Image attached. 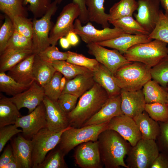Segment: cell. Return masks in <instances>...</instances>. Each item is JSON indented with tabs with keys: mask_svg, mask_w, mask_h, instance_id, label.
<instances>
[{
	"mask_svg": "<svg viewBox=\"0 0 168 168\" xmlns=\"http://www.w3.org/2000/svg\"><path fill=\"white\" fill-rule=\"evenodd\" d=\"M79 97L68 93L61 94L57 102L62 109L66 113L71 111L75 107Z\"/></svg>",
	"mask_w": 168,
	"mask_h": 168,
	"instance_id": "cell-49",
	"label": "cell"
},
{
	"mask_svg": "<svg viewBox=\"0 0 168 168\" xmlns=\"http://www.w3.org/2000/svg\"><path fill=\"white\" fill-rule=\"evenodd\" d=\"M109 21L114 27L121 29L127 34L138 35L149 34L132 16H126Z\"/></svg>",
	"mask_w": 168,
	"mask_h": 168,
	"instance_id": "cell-31",
	"label": "cell"
},
{
	"mask_svg": "<svg viewBox=\"0 0 168 168\" xmlns=\"http://www.w3.org/2000/svg\"><path fill=\"white\" fill-rule=\"evenodd\" d=\"M46 110V127L50 131L59 132L71 126L66 114L58 102L45 96L43 100Z\"/></svg>",
	"mask_w": 168,
	"mask_h": 168,
	"instance_id": "cell-16",
	"label": "cell"
},
{
	"mask_svg": "<svg viewBox=\"0 0 168 168\" xmlns=\"http://www.w3.org/2000/svg\"><path fill=\"white\" fill-rule=\"evenodd\" d=\"M57 71L62 73L68 80L76 76L92 72L87 68L69 63L65 60H54L51 62Z\"/></svg>",
	"mask_w": 168,
	"mask_h": 168,
	"instance_id": "cell-34",
	"label": "cell"
},
{
	"mask_svg": "<svg viewBox=\"0 0 168 168\" xmlns=\"http://www.w3.org/2000/svg\"><path fill=\"white\" fill-rule=\"evenodd\" d=\"M142 90L146 104L167 103L168 89L162 87L154 80L150 79L147 82Z\"/></svg>",
	"mask_w": 168,
	"mask_h": 168,
	"instance_id": "cell-29",
	"label": "cell"
},
{
	"mask_svg": "<svg viewBox=\"0 0 168 168\" xmlns=\"http://www.w3.org/2000/svg\"><path fill=\"white\" fill-rule=\"evenodd\" d=\"M52 0H24V4H29V9L32 12L34 18H38L43 16L47 12Z\"/></svg>",
	"mask_w": 168,
	"mask_h": 168,
	"instance_id": "cell-44",
	"label": "cell"
},
{
	"mask_svg": "<svg viewBox=\"0 0 168 168\" xmlns=\"http://www.w3.org/2000/svg\"><path fill=\"white\" fill-rule=\"evenodd\" d=\"M109 121L80 128L69 126L63 133L58 146L66 155L81 144L97 141L100 134L107 129Z\"/></svg>",
	"mask_w": 168,
	"mask_h": 168,
	"instance_id": "cell-4",
	"label": "cell"
},
{
	"mask_svg": "<svg viewBox=\"0 0 168 168\" xmlns=\"http://www.w3.org/2000/svg\"><path fill=\"white\" fill-rule=\"evenodd\" d=\"M56 71L50 62L42 59L35 54L33 67L35 81L43 87L51 79Z\"/></svg>",
	"mask_w": 168,
	"mask_h": 168,
	"instance_id": "cell-26",
	"label": "cell"
},
{
	"mask_svg": "<svg viewBox=\"0 0 168 168\" xmlns=\"http://www.w3.org/2000/svg\"><path fill=\"white\" fill-rule=\"evenodd\" d=\"M45 96L43 87L34 81L27 90L9 99L19 110L27 108L29 114L43 102Z\"/></svg>",
	"mask_w": 168,
	"mask_h": 168,
	"instance_id": "cell-17",
	"label": "cell"
},
{
	"mask_svg": "<svg viewBox=\"0 0 168 168\" xmlns=\"http://www.w3.org/2000/svg\"><path fill=\"white\" fill-rule=\"evenodd\" d=\"M121 104L120 94L109 97L101 109L81 127L101 124L110 121L115 116L124 114Z\"/></svg>",
	"mask_w": 168,
	"mask_h": 168,
	"instance_id": "cell-19",
	"label": "cell"
},
{
	"mask_svg": "<svg viewBox=\"0 0 168 168\" xmlns=\"http://www.w3.org/2000/svg\"><path fill=\"white\" fill-rule=\"evenodd\" d=\"M109 98L106 91L95 82L90 89L80 97L74 109L67 114L70 126L81 127L101 109Z\"/></svg>",
	"mask_w": 168,
	"mask_h": 168,
	"instance_id": "cell-2",
	"label": "cell"
},
{
	"mask_svg": "<svg viewBox=\"0 0 168 168\" xmlns=\"http://www.w3.org/2000/svg\"><path fill=\"white\" fill-rule=\"evenodd\" d=\"M24 0H0V10L12 21L16 17H26Z\"/></svg>",
	"mask_w": 168,
	"mask_h": 168,
	"instance_id": "cell-35",
	"label": "cell"
},
{
	"mask_svg": "<svg viewBox=\"0 0 168 168\" xmlns=\"http://www.w3.org/2000/svg\"><path fill=\"white\" fill-rule=\"evenodd\" d=\"M32 39H29L15 30L4 52L14 50H32Z\"/></svg>",
	"mask_w": 168,
	"mask_h": 168,
	"instance_id": "cell-42",
	"label": "cell"
},
{
	"mask_svg": "<svg viewBox=\"0 0 168 168\" xmlns=\"http://www.w3.org/2000/svg\"><path fill=\"white\" fill-rule=\"evenodd\" d=\"M33 82L28 84H21L5 72H0V91L9 96H14L25 91L30 87Z\"/></svg>",
	"mask_w": 168,
	"mask_h": 168,
	"instance_id": "cell-33",
	"label": "cell"
},
{
	"mask_svg": "<svg viewBox=\"0 0 168 168\" xmlns=\"http://www.w3.org/2000/svg\"><path fill=\"white\" fill-rule=\"evenodd\" d=\"M15 30L30 39H32L33 33V23L26 17L18 16L12 21Z\"/></svg>",
	"mask_w": 168,
	"mask_h": 168,
	"instance_id": "cell-43",
	"label": "cell"
},
{
	"mask_svg": "<svg viewBox=\"0 0 168 168\" xmlns=\"http://www.w3.org/2000/svg\"><path fill=\"white\" fill-rule=\"evenodd\" d=\"M105 0H85L89 21L100 25L103 28L109 27V15L105 12Z\"/></svg>",
	"mask_w": 168,
	"mask_h": 168,
	"instance_id": "cell-28",
	"label": "cell"
},
{
	"mask_svg": "<svg viewBox=\"0 0 168 168\" xmlns=\"http://www.w3.org/2000/svg\"><path fill=\"white\" fill-rule=\"evenodd\" d=\"M159 152L155 140L142 138L132 146L126 164L128 168H150Z\"/></svg>",
	"mask_w": 168,
	"mask_h": 168,
	"instance_id": "cell-7",
	"label": "cell"
},
{
	"mask_svg": "<svg viewBox=\"0 0 168 168\" xmlns=\"http://www.w3.org/2000/svg\"><path fill=\"white\" fill-rule=\"evenodd\" d=\"M63 0H58V4H60ZM73 2L79 6L80 14L78 19L82 23H86L89 21L87 8L85 3V0H72Z\"/></svg>",
	"mask_w": 168,
	"mask_h": 168,
	"instance_id": "cell-50",
	"label": "cell"
},
{
	"mask_svg": "<svg viewBox=\"0 0 168 168\" xmlns=\"http://www.w3.org/2000/svg\"><path fill=\"white\" fill-rule=\"evenodd\" d=\"M67 80V78L64 76L61 79L60 82V88L61 92L66 85Z\"/></svg>",
	"mask_w": 168,
	"mask_h": 168,
	"instance_id": "cell-57",
	"label": "cell"
},
{
	"mask_svg": "<svg viewBox=\"0 0 168 168\" xmlns=\"http://www.w3.org/2000/svg\"><path fill=\"white\" fill-rule=\"evenodd\" d=\"M14 160L21 168H31L32 146L31 140L19 135L11 142Z\"/></svg>",
	"mask_w": 168,
	"mask_h": 168,
	"instance_id": "cell-20",
	"label": "cell"
},
{
	"mask_svg": "<svg viewBox=\"0 0 168 168\" xmlns=\"http://www.w3.org/2000/svg\"><path fill=\"white\" fill-rule=\"evenodd\" d=\"M97 141L102 162L106 168H128L124 158L132 146L116 131L106 129L99 135Z\"/></svg>",
	"mask_w": 168,
	"mask_h": 168,
	"instance_id": "cell-1",
	"label": "cell"
},
{
	"mask_svg": "<svg viewBox=\"0 0 168 168\" xmlns=\"http://www.w3.org/2000/svg\"><path fill=\"white\" fill-rule=\"evenodd\" d=\"M14 160L12 148L11 145H7L4 149L0 157V168L3 166L10 161Z\"/></svg>",
	"mask_w": 168,
	"mask_h": 168,
	"instance_id": "cell-51",
	"label": "cell"
},
{
	"mask_svg": "<svg viewBox=\"0 0 168 168\" xmlns=\"http://www.w3.org/2000/svg\"><path fill=\"white\" fill-rule=\"evenodd\" d=\"M167 104L168 105V94L167 97Z\"/></svg>",
	"mask_w": 168,
	"mask_h": 168,
	"instance_id": "cell-58",
	"label": "cell"
},
{
	"mask_svg": "<svg viewBox=\"0 0 168 168\" xmlns=\"http://www.w3.org/2000/svg\"><path fill=\"white\" fill-rule=\"evenodd\" d=\"M31 49L11 50L4 52L0 57V72H5L33 54Z\"/></svg>",
	"mask_w": 168,
	"mask_h": 168,
	"instance_id": "cell-30",
	"label": "cell"
},
{
	"mask_svg": "<svg viewBox=\"0 0 168 168\" xmlns=\"http://www.w3.org/2000/svg\"><path fill=\"white\" fill-rule=\"evenodd\" d=\"M77 35L74 31H72L69 32L66 36L65 37L67 39L70 45L75 46L79 42V39Z\"/></svg>",
	"mask_w": 168,
	"mask_h": 168,
	"instance_id": "cell-53",
	"label": "cell"
},
{
	"mask_svg": "<svg viewBox=\"0 0 168 168\" xmlns=\"http://www.w3.org/2000/svg\"><path fill=\"white\" fill-rule=\"evenodd\" d=\"M151 40H157L168 44V14L160 10L158 20L155 27L148 35Z\"/></svg>",
	"mask_w": 168,
	"mask_h": 168,
	"instance_id": "cell-38",
	"label": "cell"
},
{
	"mask_svg": "<svg viewBox=\"0 0 168 168\" xmlns=\"http://www.w3.org/2000/svg\"><path fill=\"white\" fill-rule=\"evenodd\" d=\"M63 75L56 71L50 80L43 87L45 96L52 100L57 101L61 94L60 82Z\"/></svg>",
	"mask_w": 168,
	"mask_h": 168,
	"instance_id": "cell-40",
	"label": "cell"
},
{
	"mask_svg": "<svg viewBox=\"0 0 168 168\" xmlns=\"http://www.w3.org/2000/svg\"><path fill=\"white\" fill-rule=\"evenodd\" d=\"M88 53L114 75L121 66L133 62L128 61L118 50H110L96 43L87 44Z\"/></svg>",
	"mask_w": 168,
	"mask_h": 168,
	"instance_id": "cell-11",
	"label": "cell"
},
{
	"mask_svg": "<svg viewBox=\"0 0 168 168\" xmlns=\"http://www.w3.org/2000/svg\"><path fill=\"white\" fill-rule=\"evenodd\" d=\"M152 79L162 87L167 88L168 85V55L162 58L151 68Z\"/></svg>",
	"mask_w": 168,
	"mask_h": 168,
	"instance_id": "cell-37",
	"label": "cell"
},
{
	"mask_svg": "<svg viewBox=\"0 0 168 168\" xmlns=\"http://www.w3.org/2000/svg\"><path fill=\"white\" fill-rule=\"evenodd\" d=\"M159 0L160 4L165 11V13L168 14V0Z\"/></svg>",
	"mask_w": 168,
	"mask_h": 168,
	"instance_id": "cell-56",
	"label": "cell"
},
{
	"mask_svg": "<svg viewBox=\"0 0 168 168\" xmlns=\"http://www.w3.org/2000/svg\"><path fill=\"white\" fill-rule=\"evenodd\" d=\"M56 147L48 152L37 168H68L64 159L65 155L58 146Z\"/></svg>",
	"mask_w": 168,
	"mask_h": 168,
	"instance_id": "cell-36",
	"label": "cell"
},
{
	"mask_svg": "<svg viewBox=\"0 0 168 168\" xmlns=\"http://www.w3.org/2000/svg\"><path fill=\"white\" fill-rule=\"evenodd\" d=\"M60 43L62 47L64 49L68 48L70 44L66 37H62L60 39Z\"/></svg>",
	"mask_w": 168,
	"mask_h": 168,
	"instance_id": "cell-54",
	"label": "cell"
},
{
	"mask_svg": "<svg viewBox=\"0 0 168 168\" xmlns=\"http://www.w3.org/2000/svg\"><path fill=\"white\" fill-rule=\"evenodd\" d=\"M95 82L93 72L78 75L67 80L61 94L68 93L80 97L90 89Z\"/></svg>",
	"mask_w": 168,
	"mask_h": 168,
	"instance_id": "cell-23",
	"label": "cell"
},
{
	"mask_svg": "<svg viewBox=\"0 0 168 168\" xmlns=\"http://www.w3.org/2000/svg\"><path fill=\"white\" fill-rule=\"evenodd\" d=\"M67 128L56 133L51 131L46 127L33 136L31 139V168H37L48 152L58 145L63 133Z\"/></svg>",
	"mask_w": 168,
	"mask_h": 168,
	"instance_id": "cell-6",
	"label": "cell"
},
{
	"mask_svg": "<svg viewBox=\"0 0 168 168\" xmlns=\"http://www.w3.org/2000/svg\"><path fill=\"white\" fill-rule=\"evenodd\" d=\"M133 118L139 129L142 139L156 140L160 131L158 122L150 117L145 111Z\"/></svg>",
	"mask_w": 168,
	"mask_h": 168,
	"instance_id": "cell-25",
	"label": "cell"
},
{
	"mask_svg": "<svg viewBox=\"0 0 168 168\" xmlns=\"http://www.w3.org/2000/svg\"><path fill=\"white\" fill-rule=\"evenodd\" d=\"M138 6V2L135 0H120L110 8L109 21L132 16Z\"/></svg>",
	"mask_w": 168,
	"mask_h": 168,
	"instance_id": "cell-32",
	"label": "cell"
},
{
	"mask_svg": "<svg viewBox=\"0 0 168 168\" xmlns=\"http://www.w3.org/2000/svg\"><path fill=\"white\" fill-rule=\"evenodd\" d=\"M80 14L78 5L72 2L63 8L49 34L50 45H56L58 40L69 32L74 31V22Z\"/></svg>",
	"mask_w": 168,
	"mask_h": 168,
	"instance_id": "cell-9",
	"label": "cell"
},
{
	"mask_svg": "<svg viewBox=\"0 0 168 168\" xmlns=\"http://www.w3.org/2000/svg\"><path fill=\"white\" fill-rule=\"evenodd\" d=\"M16 105L9 99L0 94V128L15 124L17 119L21 117Z\"/></svg>",
	"mask_w": 168,
	"mask_h": 168,
	"instance_id": "cell-27",
	"label": "cell"
},
{
	"mask_svg": "<svg viewBox=\"0 0 168 168\" xmlns=\"http://www.w3.org/2000/svg\"><path fill=\"white\" fill-rule=\"evenodd\" d=\"M158 122L160 131L156 142L160 152L168 155V121Z\"/></svg>",
	"mask_w": 168,
	"mask_h": 168,
	"instance_id": "cell-47",
	"label": "cell"
},
{
	"mask_svg": "<svg viewBox=\"0 0 168 168\" xmlns=\"http://www.w3.org/2000/svg\"><path fill=\"white\" fill-rule=\"evenodd\" d=\"M151 68L138 62L124 65L113 75L114 80L121 89L134 91L142 89L152 79Z\"/></svg>",
	"mask_w": 168,
	"mask_h": 168,
	"instance_id": "cell-3",
	"label": "cell"
},
{
	"mask_svg": "<svg viewBox=\"0 0 168 168\" xmlns=\"http://www.w3.org/2000/svg\"><path fill=\"white\" fill-rule=\"evenodd\" d=\"M81 24L78 18L75 20L74 31L87 44L111 40L126 33L116 27L113 28L106 27L100 30L96 28L90 22L83 26Z\"/></svg>",
	"mask_w": 168,
	"mask_h": 168,
	"instance_id": "cell-10",
	"label": "cell"
},
{
	"mask_svg": "<svg viewBox=\"0 0 168 168\" xmlns=\"http://www.w3.org/2000/svg\"><path fill=\"white\" fill-rule=\"evenodd\" d=\"M136 20L149 34L154 29L159 19L160 10L159 0H138Z\"/></svg>",
	"mask_w": 168,
	"mask_h": 168,
	"instance_id": "cell-15",
	"label": "cell"
},
{
	"mask_svg": "<svg viewBox=\"0 0 168 168\" xmlns=\"http://www.w3.org/2000/svg\"><path fill=\"white\" fill-rule=\"evenodd\" d=\"M148 35H138L125 33L111 40L97 42L103 47L116 49L124 54L129 48L136 44L149 42Z\"/></svg>",
	"mask_w": 168,
	"mask_h": 168,
	"instance_id": "cell-21",
	"label": "cell"
},
{
	"mask_svg": "<svg viewBox=\"0 0 168 168\" xmlns=\"http://www.w3.org/2000/svg\"><path fill=\"white\" fill-rule=\"evenodd\" d=\"M150 168H168V155L160 152Z\"/></svg>",
	"mask_w": 168,
	"mask_h": 168,
	"instance_id": "cell-52",
	"label": "cell"
},
{
	"mask_svg": "<svg viewBox=\"0 0 168 168\" xmlns=\"http://www.w3.org/2000/svg\"><path fill=\"white\" fill-rule=\"evenodd\" d=\"M58 0L52 2L46 13L39 19L34 18L32 50L38 54L50 46L49 34L51 30V17L57 9Z\"/></svg>",
	"mask_w": 168,
	"mask_h": 168,
	"instance_id": "cell-8",
	"label": "cell"
},
{
	"mask_svg": "<svg viewBox=\"0 0 168 168\" xmlns=\"http://www.w3.org/2000/svg\"><path fill=\"white\" fill-rule=\"evenodd\" d=\"M74 157L76 163L81 168H102L97 141H89L77 146Z\"/></svg>",
	"mask_w": 168,
	"mask_h": 168,
	"instance_id": "cell-13",
	"label": "cell"
},
{
	"mask_svg": "<svg viewBox=\"0 0 168 168\" xmlns=\"http://www.w3.org/2000/svg\"><path fill=\"white\" fill-rule=\"evenodd\" d=\"M93 74L95 82L106 91L109 97L120 94L121 89L115 82L113 74L105 66L100 63Z\"/></svg>",
	"mask_w": 168,
	"mask_h": 168,
	"instance_id": "cell-24",
	"label": "cell"
},
{
	"mask_svg": "<svg viewBox=\"0 0 168 168\" xmlns=\"http://www.w3.org/2000/svg\"><path fill=\"white\" fill-rule=\"evenodd\" d=\"M145 111L150 117L157 122L168 121V105L167 103H147Z\"/></svg>",
	"mask_w": 168,
	"mask_h": 168,
	"instance_id": "cell-39",
	"label": "cell"
},
{
	"mask_svg": "<svg viewBox=\"0 0 168 168\" xmlns=\"http://www.w3.org/2000/svg\"><path fill=\"white\" fill-rule=\"evenodd\" d=\"M67 61L75 65L86 68L93 72L96 70L100 63L95 58H90L83 55L68 51Z\"/></svg>",
	"mask_w": 168,
	"mask_h": 168,
	"instance_id": "cell-41",
	"label": "cell"
},
{
	"mask_svg": "<svg viewBox=\"0 0 168 168\" xmlns=\"http://www.w3.org/2000/svg\"><path fill=\"white\" fill-rule=\"evenodd\" d=\"M2 168H21L14 160L12 161L3 166Z\"/></svg>",
	"mask_w": 168,
	"mask_h": 168,
	"instance_id": "cell-55",
	"label": "cell"
},
{
	"mask_svg": "<svg viewBox=\"0 0 168 168\" xmlns=\"http://www.w3.org/2000/svg\"><path fill=\"white\" fill-rule=\"evenodd\" d=\"M117 132L132 146L142 138L141 133L133 118L124 114L115 116L108 123L107 129Z\"/></svg>",
	"mask_w": 168,
	"mask_h": 168,
	"instance_id": "cell-14",
	"label": "cell"
},
{
	"mask_svg": "<svg viewBox=\"0 0 168 168\" xmlns=\"http://www.w3.org/2000/svg\"><path fill=\"white\" fill-rule=\"evenodd\" d=\"M14 31L12 21L6 16L5 21L0 29V55L4 51L8 41Z\"/></svg>",
	"mask_w": 168,
	"mask_h": 168,
	"instance_id": "cell-45",
	"label": "cell"
},
{
	"mask_svg": "<svg viewBox=\"0 0 168 168\" xmlns=\"http://www.w3.org/2000/svg\"><path fill=\"white\" fill-rule=\"evenodd\" d=\"M120 94L124 114L133 118L145 111L146 103L142 89L134 91L121 89Z\"/></svg>",
	"mask_w": 168,
	"mask_h": 168,
	"instance_id": "cell-18",
	"label": "cell"
},
{
	"mask_svg": "<svg viewBox=\"0 0 168 168\" xmlns=\"http://www.w3.org/2000/svg\"><path fill=\"white\" fill-rule=\"evenodd\" d=\"M38 54L43 60L49 62L56 60L66 61L68 58V52L60 51L56 45L49 46Z\"/></svg>",
	"mask_w": 168,
	"mask_h": 168,
	"instance_id": "cell-46",
	"label": "cell"
},
{
	"mask_svg": "<svg viewBox=\"0 0 168 168\" xmlns=\"http://www.w3.org/2000/svg\"><path fill=\"white\" fill-rule=\"evenodd\" d=\"M18 128L15 124L0 128V153L9 140L16 135L22 132V130Z\"/></svg>",
	"mask_w": 168,
	"mask_h": 168,
	"instance_id": "cell-48",
	"label": "cell"
},
{
	"mask_svg": "<svg viewBox=\"0 0 168 168\" xmlns=\"http://www.w3.org/2000/svg\"><path fill=\"white\" fill-rule=\"evenodd\" d=\"M167 44L157 40L136 44L123 54L129 61L138 62L152 68L168 55Z\"/></svg>",
	"mask_w": 168,
	"mask_h": 168,
	"instance_id": "cell-5",
	"label": "cell"
},
{
	"mask_svg": "<svg viewBox=\"0 0 168 168\" xmlns=\"http://www.w3.org/2000/svg\"><path fill=\"white\" fill-rule=\"evenodd\" d=\"M46 110L43 102L28 115L19 118L15 124L18 128H21L23 136L29 140L46 128Z\"/></svg>",
	"mask_w": 168,
	"mask_h": 168,
	"instance_id": "cell-12",
	"label": "cell"
},
{
	"mask_svg": "<svg viewBox=\"0 0 168 168\" xmlns=\"http://www.w3.org/2000/svg\"><path fill=\"white\" fill-rule=\"evenodd\" d=\"M35 54H32L8 71L7 75L21 84H28L35 81L33 67Z\"/></svg>",
	"mask_w": 168,
	"mask_h": 168,
	"instance_id": "cell-22",
	"label": "cell"
},
{
	"mask_svg": "<svg viewBox=\"0 0 168 168\" xmlns=\"http://www.w3.org/2000/svg\"><path fill=\"white\" fill-rule=\"evenodd\" d=\"M167 88H168V86H167Z\"/></svg>",
	"mask_w": 168,
	"mask_h": 168,
	"instance_id": "cell-59",
	"label": "cell"
}]
</instances>
